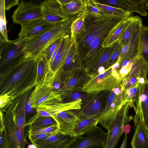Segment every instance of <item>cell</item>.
<instances>
[{
	"mask_svg": "<svg viewBox=\"0 0 148 148\" xmlns=\"http://www.w3.org/2000/svg\"><path fill=\"white\" fill-rule=\"evenodd\" d=\"M36 58L23 57L16 64L0 71V95L6 94L12 101L37 84Z\"/></svg>",
	"mask_w": 148,
	"mask_h": 148,
	"instance_id": "cell-1",
	"label": "cell"
},
{
	"mask_svg": "<svg viewBox=\"0 0 148 148\" xmlns=\"http://www.w3.org/2000/svg\"><path fill=\"white\" fill-rule=\"evenodd\" d=\"M73 18L58 24L45 32L31 39L20 42L16 40L23 47L24 57L37 58L53 42L68 34Z\"/></svg>",
	"mask_w": 148,
	"mask_h": 148,
	"instance_id": "cell-2",
	"label": "cell"
},
{
	"mask_svg": "<svg viewBox=\"0 0 148 148\" xmlns=\"http://www.w3.org/2000/svg\"><path fill=\"white\" fill-rule=\"evenodd\" d=\"M119 17L101 12L95 13L86 9L84 30L76 39L82 58L94 38L105 27Z\"/></svg>",
	"mask_w": 148,
	"mask_h": 148,
	"instance_id": "cell-3",
	"label": "cell"
},
{
	"mask_svg": "<svg viewBox=\"0 0 148 148\" xmlns=\"http://www.w3.org/2000/svg\"><path fill=\"white\" fill-rule=\"evenodd\" d=\"M130 107L126 103L124 104L116 116L113 119L100 122L102 126L108 130L107 138L105 148H115L123 133V126L129 123L133 119L129 116L128 112Z\"/></svg>",
	"mask_w": 148,
	"mask_h": 148,
	"instance_id": "cell-4",
	"label": "cell"
},
{
	"mask_svg": "<svg viewBox=\"0 0 148 148\" xmlns=\"http://www.w3.org/2000/svg\"><path fill=\"white\" fill-rule=\"evenodd\" d=\"M4 134L8 148H25L29 128H20L12 118L5 113L3 116Z\"/></svg>",
	"mask_w": 148,
	"mask_h": 148,
	"instance_id": "cell-5",
	"label": "cell"
},
{
	"mask_svg": "<svg viewBox=\"0 0 148 148\" xmlns=\"http://www.w3.org/2000/svg\"><path fill=\"white\" fill-rule=\"evenodd\" d=\"M24 56L23 47L16 39L7 41L0 35V71L17 63Z\"/></svg>",
	"mask_w": 148,
	"mask_h": 148,
	"instance_id": "cell-6",
	"label": "cell"
},
{
	"mask_svg": "<svg viewBox=\"0 0 148 148\" xmlns=\"http://www.w3.org/2000/svg\"><path fill=\"white\" fill-rule=\"evenodd\" d=\"M85 137L77 136L66 148H105L108 136L100 127L96 126Z\"/></svg>",
	"mask_w": 148,
	"mask_h": 148,
	"instance_id": "cell-7",
	"label": "cell"
},
{
	"mask_svg": "<svg viewBox=\"0 0 148 148\" xmlns=\"http://www.w3.org/2000/svg\"><path fill=\"white\" fill-rule=\"evenodd\" d=\"M41 17V4L23 0L19 3L12 16L14 23L21 25L32 20Z\"/></svg>",
	"mask_w": 148,
	"mask_h": 148,
	"instance_id": "cell-8",
	"label": "cell"
},
{
	"mask_svg": "<svg viewBox=\"0 0 148 148\" xmlns=\"http://www.w3.org/2000/svg\"><path fill=\"white\" fill-rule=\"evenodd\" d=\"M57 24L48 22L42 17L32 20L23 24L16 39L19 42L25 41L41 34Z\"/></svg>",
	"mask_w": 148,
	"mask_h": 148,
	"instance_id": "cell-9",
	"label": "cell"
},
{
	"mask_svg": "<svg viewBox=\"0 0 148 148\" xmlns=\"http://www.w3.org/2000/svg\"><path fill=\"white\" fill-rule=\"evenodd\" d=\"M42 17L47 21L57 24L69 20L57 0L45 1L41 4Z\"/></svg>",
	"mask_w": 148,
	"mask_h": 148,
	"instance_id": "cell-10",
	"label": "cell"
},
{
	"mask_svg": "<svg viewBox=\"0 0 148 148\" xmlns=\"http://www.w3.org/2000/svg\"><path fill=\"white\" fill-rule=\"evenodd\" d=\"M57 122L59 132L73 137V132L77 126L80 118L69 110L60 112L52 115Z\"/></svg>",
	"mask_w": 148,
	"mask_h": 148,
	"instance_id": "cell-11",
	"label": "cell"
},
{
	"mask_svg": "<svg viewBox=\"0 0 148 148\" xmlns=\"http://www.w3.org/2000/svg\"><path fill=\"white\" fill-rule=\"evenodd\" d=\"M138 95L134 119L142 121L148 130V79L138 84Z\"/></svg>",
	"mask_w": 148,
	"mask_h": 148,
	"instance_id": "cell-12",
	"label": "cell"
},
{
	"mask_svg": "<svg viewBox=\"0 0 148 148\" xmlns=\"http://www.w3.org/2000/svg\"><path fill=\"white\" fill-rule=\"evenodd\" d=\"M30 99L33 107L37 108L42 103L51 100L61 101L62 94L54 91L49 86L45 85L36 86L31 94Z\"/></svg>",
	"mask_w": 148,
	"mask_h": 148,
	"instance_id": "cell-13",
	"label": "cell"
},
{
	"mask_svg": "<svg viewBox=\"0 0 148 148\" xmlns=\"http://www.w3.org/2000/svg\"><path fill=\"white\" fill-rule=\"evenodd\" d=\"M143 26L142 22L134 32L128 42L122 47L118 58L121 65L124 61L130 60L137 56Z\"/></svg>",
	"mask_w": 148,
	"mask_h": 148,
	"instance_id": "cell-14",
	"label": "cell"
},
{
	"mask_svg": "<svg viewBox=\"0 0 148 148\" xmlns=\"http://www.w3.org/2000/svg\"><path fill=\"white\" fill-rule=\"evenodd\" d=\"M76 137L62 134L58 132L32 144L36 148H66L75 139Z\"/></svg>",
	"mask_w": 148,
	"mask_h": 148,
	"instance_id": "cell-15",
	"label": "cell"
},
{
	"mask_svg": "<svg viewBox=\"0 0 148 148\" xmlns=\"http://www.w3.org/2000/svg\"><path fill=\"white\" fill-rule=\"evenodd\" d=\"M134 132L131 145L132 148H148V130L142 121L134 119Z\"/></svg>",
	"mask_w": 148,
	"mask_h": 148,
	"instance_id": "cell-16",
	"label": "cell"
},
{
	"mask_svg": "<svg viewBox=\"0 0 148 148\" xmlns=\"http://www.w3.org/2000/svg\"><path fill=\"white\" fill-rule=\"evenodd\" d=\"M74 40H71L69 34L63 38L51 66V69L55 73L64 66L69 52Z\"/></svg>",
	"mask_w": 148,
	"mask_h": 148,
	"instance_id": "cell-17",
	"label": "cell"
},
{
	"mask_svg": "<svg viewBox=\"0 0 148 148\" xmlns=\"http://www.w3.org/2000/svg\"><path fill=\"white\" fill-rule=\"evenodd\" d=\"M81 101V99H79L73 102L67 103L49 101L42 103L37 108L47 111L52 116L60 112L69 110L72 109H78L79 107V103Z\"/></svg>",
	"mask_w": 148,
	"mask_h": 148,
	"instance_id": "cell-18",
	"label": "cell"
},
{
	"mask_svg": "<svg viewBox=\"0 0 148 148\" xmlns=\"http://www.w3.org/2000/svg\"><path fill=\"white\" fill-rule=\"evenodd\" d=\"M133 17L134 16H131L114 27L105 37L102 47L104 48H109L118 41L123 35L127 27Z\"/></svg>",
	"mask_w": 148,
	"mask_h": 148,
	"instance_id": "cell-19",
	"label": "cell"
},
{
	"mask_svg": "<svg viewBox=\"0 0 148 148\" xmlns=\"http://www.w3.org/2000/svg\"><path fill=\"white\" fill-rule=\"evenodd\" d=\"M30 130H34L58 126L57 122L53 117L39 116L36 113L27 122Z\"/></svg>",
	"mask_w": 148,
	"mask_h": 148,
	"instance_id": "cell-20",
	"label": "cell"
},
{
	"mask_svg": "<svg viewBox=\"0 0 148 148\" xmlns=\"http://www.w3.org/2000/svg\"><path fill=\"white\" fill-rule=\"evenodd\" d=\"M38 62L36 85H41L44 80L47 79L51 74L52 69L48 61L43 54L37 58Z\"/></svg>",
	"mask_w": 148,
	"mask_h": 148,
	"instance_id": "cell-21",
	"label": "cell"
},
{
	"mask_svg": "<svg viewBox=\"0 0 148 148\" xmlns=\"http://www.w3.org/2000/svg\"><path fill=\"white\" fill-rule=\"evenodd\" d=\"M100 119L99 118L80 119L77 126L73 132V136L86 135L97 126Z\"/></svg>",
	"mask_w": 148,
	"mask_h": 148,
	"instance_id": "cell-22",
	"label": "cell"
},
{
	"mask_svg": "<svg viewBox=\"0 0 148 148\" xmlns=\"http://www.w3.org/2000/svg\"><path fill=\"white\" fill-rule=\"evenodd\" d=\"M60 5L63 12L69 17L70 16L79 14L87 9L86 0H72L67 4Z\"/></svg>",
	"mask_w": 148,
	"mask_h": 148,
	"instance_id": "cell-23",
	"label": "cell"
},
{
	"mask_svg": "<svg viewBox=\"0 0 148 148\" xmlns=\"http://www.w3.org/2000/svg\"><path fill=\"white\" fill-rule=\"evenodd\" d=\"M86 12V10L79 14L73 21L70 30V36L72 41L76 40L84 30Z\"/></svg>",
	"mask_w": 148,
	"mask_h": 148,
	"instance_id": "cell-24",
	"label": "cell"
},
{
	"mask_svg": "<svg viewBox=\"0 0 148 148\" xmlns=\"http://www.w3.org/2000/svg\"><path fill=\"white\" fill-rule=\"evenodd\" d=\"M142 22L141 17L138 15L134 16L133 19L127 27L123 35L118 41L122 47L128 42L134 32Z\"/></svg>",
	"mask_w": 148,
	"mask_h": 148,
	"instance_id": "cell-25",
	"label": "cell"
},
{
	"mask_svg": "<svg viewBox=\"0 0 148 148\" xmlns=\"http://www.w3.org/2000/svg\"><path fill=\"white\" fill-rule=\"evenodd\" d=\"M137 56H141L148 64V26L143 25L139 50Z\"/></svg>",
	"mask_w": 148,
	"mask_h": 148,
	"instance_id": "cell-26",
	"label": "cell"
},
{
	"mask_svg": "<svg viewBox=\"0 0 148 148\" xmlns=\"http://www.w3.org/2000/svg\"><path fill=\"white\" fill-rule=\"evenodd\" d=\"M93 1L99 9L100 12L115 15L126 19L131 16V13L125 11L122 9L102 4L97 2L96 0H93Z\"/></svg>",
	"mask_w": 148,
	"mask_h": 148,
	"instance_id": "cell-27",
	"label": "cell"
},
{
	"mask_svg": "<svg viewBox=\"0 0 148 148\" xmlns=\"http://www.w3.org/2000/svg\"><path fill=\"white\" fill-rule=\"evenodd\" d=\"M138 92V85L123 92V103H128L130 107L133 108L134 110L136 109L134 104L137 100Z\"/></svg>",
	"mask_w": 148,
	"mask_h": 148,
	"instance_id": "cell-28",
	"label": "cell"
},
{
	"mask_svg": "<svg viewBox=\"0 0 148 148\" xmlns=\"http://www.w3.org/2000/svg\"><path fill=\"white\" fill-rule=\"evenodd\" d=\"M82 59L79 51L76 40L74 41L66 58L65 64L62 69L63 70H67L72 66L76 60Z\"/></svg>",
	"mask_w": 148,
	"mask_h": 148,
	"instance_id": "cell-29",
	"label": "cell"
},
{
	"mask_svg": "<svg viewBox=\"0 0 148 148\" xmlns=\"http://www.w3.org/2000/svg\"><path fill=\"white\" fill-rule=\"evenodd\" d=\"M131 6L130 12H136L141 16H146L148 14L146 5L148 0H127Z\"/></svg>",
	"mask_w": 148,
	"mask_h": 148,
	"instance_id": "cell-30",
	"label": "cell"
},
{
	"mask_svg": "<svg viewBox=\"0 0 148 148\" xmlns=\"http://www.w3.org/2000/svg\"><path fill=\"white\" fill-rule=\"evenodd\" d=\"M96 1L100 3L122 9L125 11L130 12L131 6L127 1V0H101Z\"/></svg>",
	"mask_w": 148,
	"mask_h": 148,
	"instance_id": "cell-31",
	"label": "cell"
},
{
	"mask_svg": "<svg viewBox=\"0 0 148 148\" xmlns=\"http://www.w3.org/2000/svg\"><path fill=\"white\" fill-rule=\"evenodd\" d=\"M5 0H0V32L1 35L7 41H8L6 29V21L5 15Z\"/></svg>",
	"mask_w": 148,
	"mask_h": 148,
	"instance_id": "cell-32",
	"label": "cell"
},
{
	"mask_svg": "<svg viewBox=\"0 0 148 148\" xmlns=\"http://www.w3.org/2000/svg\"><path fill=\"white\" fill-rule=\"evenodd\" d=\"M118 41L115 43L111 47L108 48L102 54L99 58L92 66L93 69H96L103 64L108 63L110 58L115 50Z\"/></svg>",
	"mask_w": 148,
	"mask_h": 148,
	"instance_id": "cell-33",
	"label": "cell"
},
{
	"mask_svg": "<svg viewBox=\"0 0 148 148\" xmlns=\"http://www.w3.org/2000/svg\"><path fill=\"white\" fill-rule=\"evenodd\" d=\"M64 37L58 39L53 42L46 49L42 54L44 55L46 59L49 62L53 54Z\"/></svg>",
	"mask_w": 148,
	"mask_h": 148,
	"instance_id": "cell-34",
	"label": "cell"
},
{
	"mask_svg": "<svg viewBox=\"0 0 148 148\" xmlns=\"http://www.w3.org/2000/svg\"><path fill=\"white\" fill-rule=\"evenodd\" d=\"M59 131L58 126L34 130H29V134H47L56 132Z\"/></svg>",
	"mask_w": 148,
	"mask_h": 148,
	"instance_id": "cell-35",
	"label": "cell"
},
{
	"mask_svg": "<svg viewBox=\"0 0 148 148\" xmlns=\"http://www.w3.org/2000/svg\"><path fill=\"white\" fill-rule=\"evenodd\" d=\"M0 111L5 112L8 108L12 103L11 97L6 94L0 95Z\"/></svg>",
	"mask_w": 148,
	"mask_h": 148,
	"instance_id": "cell-36",
	"label": "cell"
},
{
	"mask_svg": "<svg viewBox=\"0 0 148 148\" xmlns=\"http://www.w3.org/2000/svg\"><path fill=\"white\" fill-rule=\"evenodd\" d=\"M122 47V45L118 41L116 49L107 63L108 65H110L112 64H114L117 62L118 60Z\"/></svg>",
	"mask_w": 148,
	"mask_h": 148,
	"instance_id": "cell-37",
	"label": "cell"
},
{
	"mask_svg": "<svg viewBox=\"0 0 148 148\" xmlns=\"http://www.w3.org/2000/svg\"><path fill=\"white\" fill-rule=\"evenodd\" d=\"M58 132L47 134H28V136L29 139L31 141V143H34L36 142L41 140H43Z\"/></svg>",
	"mask_w": 148,
	"mask_h": 148,
	"instance_id": "cell-38",
	"label": "cell"
},
{
	"mask_svg": "<svg viewBox=\"0 0 148 148\" xmlns=\"http://www.w3.org/2000/svg\"><path fill=\"white\" fill-rule=\"evenodd\" d=\"M31 93L29 95L26 102L25 106V116L29 114L34 113L35 111L34 109L36 108L33 107L32 104L30 99Z\"/></svg>",
	"mask_w": 148,
	"mask_h": 148,
	"instance_id": "cell-39",
	"label": "cell"
},
{
	"mask_svg": "<svg viewBox=\"0 0 148 148\" xmlns=\"http://www.w3.org/2000/svg\"><path fill=\"white\" fill-rule=\"evenodd\" d=\"M87 9L95 13H99L100 11L99 9L94 3L93 0H86Z\"/></svg>",
	"mask_w": 148,
	"mask_h": 148,
	"instance_id": "cell-40",
	"label": "cell"
},
{
	"mask_svg": "<svg viewBox=\"0 0 148 148\" xmlns=\"http://www.w3.org/2000/svg\"><path fill=\"white\" fill-rule=\"evenodd\" d=\"M18 0H5V10L9 11L12 7L18 5L19 3Z\"/></svg>",
	"mask_w": 148,
	"mask_h": 148,
	"instance_id": "cell-41",
	"label": "cell"
},
{
	"mask_svg": "<svg viewBox=\"0 0 148 148\" xmlns=\"http://www.w3.org/2000/svg\"><path fill=\"white\" fill-rule=\"evenodd\" d=\"M3 133L0 132V148H8Z\"/></svg>",
	"mask_w": 148,
	"mask_h": 148,
	"instance_id": "cell-42",
	"label": "cell"
},
{
	"mask_svg": "<svg viewBox=\"0 0 148 148\" xmlns=\"http://www.w3.org/2000/svg\"><path fill=\"white\" fill-rule=\"evenodd\" d=\"M3 112L1 111H0V132H4L5 127L3 119Z\"/></svg>",
	"mask_w": 148,
	"mask_h": 148,
	"instance_id": "cell-43",
	"label": "cell"
},
{
	"mask_svg": "<svg viewBox=\"0 0 148 148\" xmlns=\"http://www.w3.org/2000/svg\"><path fill=\"white\" fill-rule=\"evenodd\" d=\"M36 109L37 112L36 113L39 116H52L49 113L46 111L38 108H36Z\"/></svg>",
	"mask_w": 148,
	"mask_h": 148,
	"instance_id": "cell-44",
	"label": "cell"
},
{
	"mask_svg": "<svg viewBox=\"0 0 148 148\" xmlns=\"http://www.w3.org/2000/svg\"><path fill=\"white\" fill-rule=\"evenodd\" d=\"M122 130L123 133L127 135L129 134L131 131V126L129 124L124 125L122 126Z\"/></svg>",
	"mask_w": 148,
	"mask_h": 148,
	"instance_id": "cell-45",
	"label": "cell"
},
{
	"mask_svg": "<svg viewBox=\"0 0 148 148\" xmlns=\"http://www.w3.org/2000/svg\"><path fill=\"white\" fill-rule=\"evenodd\" d=\"M115 95L113 91L111 94L108 99V101L107 105V108H108L111 103L114 101L115 99Z\"/></svg>",
	"mask_w": 148,
	"mask_h": 148,
	"instance_id": "cell-46",
	"label": "cell"
},
{
	"mask_svg": "<svg viewBox=\"0 0 148 148\" xmlns=\"http://www.w3.org/2000/svg\"><path fill=\"white\" fill-rule=\"evenodd\" d=\"M113 91L116 95H119L123 91L122 87L121 88L119 87L114 88L113 89Z\"/></svg>",
	"mask_w": 148,
	"mask_h": 148,
	"instance_id": "cell-47",
	"label": "cell"
},
{
	"mask_svg": "<svg viewBox=\"0 0 148 148\" xmlns=\"http://www.w3.org/2000/svg\"><path fill=\"white\" fill-rule=\"evenodd\" d=\"M127 135L125 134V138L121 148H126V147L127 146Z\"/></svg>",
	"mask_w": 148,
	"mask_h": 148,
	"instance_id": "cell-48",
	"label": "cell"
},
{
	"mask_svg": "<svg viewBox=\"0 0 148 148\" xmlns=\"http://www.w3.org/2000/svg\"><path fill=\"white\" fill-rule=\"evenodd\" d=\"M72 0H57L60 5L67 4L72 1Z\"/></svg>",
	"mask_w": 148,
	"mask_h": 148,
	"instance_id": "cell-49",
	"label": "cell"
},
{
	"mask_svg": "<svg viewBox=\"0 0 148 148\" xmlns=\"http://www.w3.org/2000/svg\"><path fill=\"white\" fill-rule=\"evenodd\" d=\"M105 70V68L103 66H100L98 69V72L99 74H102L104 73Z\"/></svg>",
	"mask_w": 148,
	"mask_h": 148,
	"instance_id": "cell-50",
	"label": "cell"
},
{
	"mask_svg": "<svg viewBox=\"0 0 148 148\" xmlns=\"http://www.w3.org/2000/svg\"><path fill=\"white\" fill-rule=\"evenodd\" d=\"M146 6L147 9H148V2L147 3Z\"/></svg>",
	"mask_w": 148,
	"mask_h": 148,
	"instance_id": "cell-51",
	"label": "cell"
},
{
	"mask_svg": "<svg viewBox=\"0 0 148 148\" xmlns=\"http://www.w3.org/2000/svg\"><path fill=\"white\" fill-rule=\"evenodd\" d=\"M147 79H148V71H147Z\"/></svg>",
	"mask_w": 148,
	"mask_h": 148,
	"instance_id": "cell-52",
	"label": "cell"
},
{
	"mask_svg": "<svg viewBox=\"0 0 148 148\" xmlns=\"http://www.w3.org/2000/svg\"></svg>",
	"mask_w": 148,
	"mask_h": 148,
	"instance_id": "cell-53",
	"label": "cell"
}]
</instances>
